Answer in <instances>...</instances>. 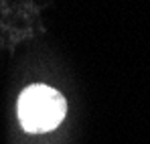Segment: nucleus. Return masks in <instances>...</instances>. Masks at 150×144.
<instances>
[{
    "instance_id": "1",
    "label": "nucleus",
    "mask_w": 150,
    "mask_h": 144,
    "mask_svg": "<svg viewBox=\"0 0 150 144\" xmlns=\"http://www.w3.org/2000/svg\"><path fill=\"white\" fill-rule=\"evenodd\" d=\"M67 112L65 97L47 85H30L18 97V120L26 132L39 134L57 128Z\"/></svg>"
}]
</instances>
